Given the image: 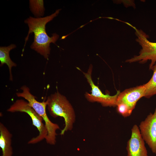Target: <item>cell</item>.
Wrapping results in <instances>:
<instances>
[{"instance_id": "1", "label": "cell", "mask_w": 156, "mask_h": 156, "mask_svg": "<svg viewBox=\"0 0 156 156\" xmlns=\"http://www.w3.org/2000/svg\"><path fill=\"white\" fill-rule=\"evenodd\" d=\"M61 10H57L53 13L45 17L36 18L29 16L25 20L24 23L29 27V31L25 38L24 49L29 34L34 33V40L30 46L31 48L45 58L48 59L51 51L50 44L51 43L55 44L59 36L57 34L54 33L51 37L49 36L46 32V25L58 15Z\"/></svg>"}, {"instance_id": "2", "label": "cell", "mask_w": 156, "mask_h": 156, "mask_svg": "<svg viewBox=\"0 0 156 156\" xmlns=\"http://www.w3.org/2000/svg\"><path fill=\"white\" fill-rule=\"evenodd\" d=\"M46 101L50 115L54 118L60 116L64 119L65 126L60 134L63 135L66 132L71 130L75 120V115L66 97L57 91L49 96Z\"/></svg>"}, {"instance_id": "3", "label": "cell", "mask_w": 156, "mask_h": 156, "mask_svg": "<svg viewBox=\"0 0 156 156\" xmlns=\"http://www.w3.org/2000/svg\"><path fill=\"white\" fill-rule=\"evenodd\" d=\"M21 89L22 92L16 93L18 97L25 99L31 106L43 119L48 131V134L45 138L47 143L51 145L55 144L56 140V131L60 129L59 126L52 122L49 118L46 112L47 103L46 101L40 102L36 99V97L30 92L29 88L26 86H22Z\"/></svg>"}, {"instance_id": "4", "label": "cell", "mask_w": 156, "mask_h": 156, "mask_svg": "<svg viewBox=\"0 0 156 156\" xmlns=\"http://www.w3.org/2000/svg\"><path fill=\"white\" fill-rule=\"evenodd\" d=\"M133 28L135 30L137 36L136 41L142 47L138 55L134 56L131 58L127 59L126 62L132 63L138 62L143 64L148 60H151L149 69H151L156 62V42L149 41L148 39V36L141 29H138L130 23L123 22Z\"/></svg>"}, {"instance_id": "5", "label": "cell", "mask_w": 156, "mask_h": 156, "mask_svg": "<svg viewBox=\"0 0 156 156\" xmlns=\"http://www.w3.org/2000/svg\"><path fill=\"white\" fill-rule=\"evenodd\" d=\"M7 111L11 112L25 113L30 117L33 125L36 127L39 134L37 136L29 141L28 144H36L45 139L48 134V131L45 124L43 122V119L29 105L27 101L23 99H18L10 106Z\"/></svg>"}, {"instance_id": "6", "label": "cell", "mask_w": 156, "mask_h": 156, "mask_svg": "<svg viewBox=\"0 0 156 156\" xmlns=\"http://www.w3.org/2000/svg\"><path fill=\"white\" fill-rule=\"evenodd\" d=\"M92 66L90 65L87 72H83L85 77L90 85L92 89L91 94L86 92L85 94L86 98L89 102H97L100 103L104 107L116 106L117 98L120 92V91H117L116 94L113 96L103 93L99 87L94 84L92 81Z\"/></svg>"}, {"instance_id": "7", "label": "cell", "mask_w": 156, "mask_h": 156, "mask_svg": "<svg viewBox=\"0 0 156 156\" xmlns=\"http://www.w3.org/2000/svg\"><path fill=\"white\" fill-rule=\"evenodd\" d=\"M142 136L152 152L156 154V108L142 121L139 127Z\"/></svg>"}, {"instance_id": "8", "label": "cell", "mask_w": 156, "mask_h": 156, "mask_svg": "<svg viewBox=\"0 0 156 156\" xmlns=\"http://www.w3.org/2000/svg\"><path fill=\"white\" fill-rule=\"evenodd\" d=\"M131 130V138L127 143V156H148L139 127L134 125Z\"/></svg>"}, {"instance_id": "9", "label": "cell", "mask_w": 156, "mask_h": 156, "mask_svg": "<svg viewBox=\"0 0 156 156\" xmlns=\"http://www.w3.org/2000/svg\"><path fill=\"white\" fill-rule=\"evenodd\" d=\"M145 88L144 85L126 89L119 94L117 103H123L127 105L132 111L137 101L144 97Z\"/></svg>"}, {"instance_id": "10", "label": "cell", "mask_w": 156, "mask_h": 156, "mask_svg": "<svg viewBox=\"0 0 156 156\" xmlns=\"http://www.w3.org/2000/svg\"><path fill=\"white\" fill-rule=\"evenodd\" d=\"M12 134L6 127L0 122V147L2 156H12L13 152L12 146Z\"/></svg>"}, {"instance_id": "11", "label": "cell", "mask_w": 156, "mask_h": 156, "mask_svg": "<svg viewBox=\"0 0 156 156\" xmlns=\"http://www.w3.org/2000/svg\"><path fill=\"white\" fill-rule=\"evenodd\" d=\"M16 47V45L14 44H11L7 47H0V66H2L4 64L8 66L10 73V80L11 81H13L11 72L12 68L16 66L17 65L11 60L9 53L11 50Z\"/></svg>"}, {"instance_id": "12", "label": "cell", "mask_w": 156, "mask_h": 156, "mask_svg": "<svg viewBox=\"0 0 156 156\" xmlns=\"http://www.w3.org/2000/svg\"><path fill=\"white\" fill-rule=\"evenodd\" d=\"M151 70L153 71V73L151 78L143 84L145 88L144 97L147 98L156 95V62Z\"/></svg>"}, {"instance_id": "13", "label": "cell", "mask_w": 156, "mask_h": 156, "mask_svg": "<svg viewBox=\"0 0 156 156\" xmlns=\"http://www.w3.org/2000/svg\"><path fill=\"white\" fill-rule=\"evenodd\" d=\"M29 5L30 10L36 18L43 16L45 11L43 0H30Z\"/></svg>"}, {"instance_id": "14", "label": "cell", "mask_w": 156, "mask_h": 156, "mask_svg": "<svg viewBox=\"0 0 156 156\" xmlns=\"http://www.w3.org/2000/svg\"><path fill=\"white\" fill-rule=\"evenodd\" d=\"M116 106L117 112L124 117L130 116L132 112L129 107L124 103H117Z\"/></svg>"}]
</instances>
